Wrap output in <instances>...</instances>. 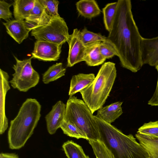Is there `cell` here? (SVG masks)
<instances>
[{"label": "cell", "instance_id": "obj_18", "mask_svg": "<svg viewBox=\"0 0 158 158\" xmlns=\"http://www.w3.org/2000/svg\"><path fill=\"white\" fill-rule=\"evenodd\" d=\"M79 15L88 19H91L99 15L101 12L96 1L81 0L76 4Z\"/></svg>", "mask_w": 158, "mask_h": 158}, {"label": "cell", "instance_id": "obj_1", "mask_svg": "<svg viewBox=\"0 0 158 158\" xmlns=\"http://www.w3.org/2000/svg\"><path fill=\"white\" fill-rule=\"evenodd\" d=\"M115 15L107 37L115 49L122 66L135 73L143 65L140 44L142 37L134 19L130 0H119Z\"/></svg>", "mask_w": 158, "mask_h": 158}, {"label": "cell", "instance_id": "obj_24", "mask_svg": "<svg viewBox=\"0 0 158 158\" xmlns=\"http://www.w3.org/2000/svg\"><path fill=\"white\" fill-rule=\"evenodd\" d=\"M96 158H114L109 150L101 141L88 140Z\"/></svg>", "mask_w": 158, "mask_h": 158}, {"label": "cell", "instance_id": "obj_30", "mask_svg": "<svg viewBox=\"0 0 158 158\" xmlns=\"http://www.w3.org/2000/svg\"><path fill=\"white\" fill-rule=\"evenodd\" d=\"M13 5L4 0H0V18L7 21L12 18V14L10 10V7Z\"/></svg>", "mask_w": 158, "mask_h": 158}, {"label": "cell", "instance_id": "obj_19", "mask_svg": "<svg viewBox=\"0 0 158 158\" xmlns=\"http://www.w3.org/2000/svg\"><path fill=\"white\" fill-rule=\"evenodd\" d=\"M35 0H15L12 4L15 19L24 20L33 9Z\"/></svg>", "mask_w": 158, "mask_h": 158}, {"label": "cell", "instance_id": "obj_33", "mask_svg": "<svg viewBox=\"0 0 158 158\" xmlns=\"http://www.w3.org/2000/svg\"></svg>", "mask_w": 158, "mask_h": 158}, {"label": "cell", "instance_id": "obj_26", "mask_svg": "<svg viewBox=\"0 0 158 158\" xmlns=\"http://www.w3.org/2000/svg\"><path fill=\"white\" fill-rule=\"evenodd\" d=\"M80 35L81 40L85 45L99 41L108 42L107 37L99 33H95L90 31L85 27L80 31Z\"/></svg>", "mask_w": 158, "mask_h": 158}, {"label": "cell", "instance_id": "obj_15", "mask_svg": "<svg viewBox=\"0 0 158 158\" xmlns=\"http://www.w3.org/2000/svg\"><path fill=\"white\" fill-rule=\"evenodd\" d=\"M122 102H117L102 107L98 110L96 115L109 124L114 122L123 114Z\"/></svg>", "mask_w": 158, "mask_h": 158}, {"label": "cell", "instance_id": "obj_25", "mask_svg": "<svg viewBox=\"0 0 158 158\" xmlns=\"http://www.w3.org/2000/svg\"><path fill=\"white\" fill-rule=\"evenodd\" d=\"M60 128L63 133L67 135L77 139L82 138L88 140L86 134L73 124L65 120L61 124Z\"/></svg>", "mask_w": 158, "mask_h": 158}, {"label": "cell", "instance_id": "obj_31", "mask_svg": "<svg viewBox=\"0 0 158 158\" xmlns=\"http://www.w3.org/2000/svg\"><path fill=\"white\" fill-rule=\"evenodd\" d=\"M155 68L158 73V64ZM148 104L152 106H158V78L155 91L152 96L148 101Z\"/></svg>", "mask_w": 158, "mask_h": 158}, {"label": "cell", "instance_id": "obj_7", "mask_svg": "<svg viewBox=\"0 0 158 158\" xmlns=\"http://www.w3.org/2000/svg\"><path fill=\"white\" fill-rule=\"evenodd\" d=\"M68 30L64 20L60 16L52 17L46 25L33 30L31 35L37 40L62 45L69 39Z\"/></svg>", "mask_w": 158, "mask_h": 158}, {"label": "cell", "instance_id": "obj_20", "mask_svg": "<svg viewBox=\"0 0 158 158\" xmlns=\"http://www.w3.org/2000/svg\"><path fill=\"white\" fill-rule=\"evenodd\" d=\"M136 139L147 152L148 158H158V138H152L137 133Z\"/></svg>", "mask_w": 158, "mask_h": 158}, {"label": "cell", "instance_id": "obj_6", "mask_svg": "<svg viewBox=\"0 0 158 158\" xmlns=\"http://www.w3.org/2000/svg\"><path fill=\"white\" fill-rule=\"evenodd\" d=\"M16 63L12 67L15 71L13 77L9 81L11 86L21 92H27L39 83L40 77L31 64L32 58L19 60L14 56Z\"/></svg>", "mask_w": 158, "mask_h": 158}, {"label": "cell", "instance_id": "obj_21", "mask_svg": "<svg viewBox=\"0 0 158 158\" xmlns=\"http://www.w3.org/2000/svg\"><path fill=\"white\" fill-rule=\"evenodd\" d=\"M66 71L62 63H56L50 66L43 74L42 81L44 84H48L64 76Z\"/></svg>", "mask_w": 158, "mask_h": 158}, {"label": "cell", "instance_id": "obj_27", "mask_svg": "<svg viewBox=\"0 0 158 158\" xmlns=\"http://www.w3.org/2000/svg\"><path fill=\"white\" fill-rule=\"evenodd\" d=\"M137 133L152 138H158V121L145 123L138 129Z\"/></svg>", "mask_w": 158, "mask_h": 158}, {"label": "cell", "instance_id": "obj_28", "mask_svg": "<svg viewBox=\"0 0 158 158\" xmlns=\"http://www.w3.org/2000/svg\"><path fill=\"white\" fill-rule=\"evenodd\" d=\"M45 8L47 13L51 17H56L60 15L58 12L59 1L56 0H39Z\"/></svg>", "mask_w": 158, "mask_h": 158}, {"label": "cell", "instance_id": "obj_22", "mask_svg": "<svg viewBox=\"0 0 158 158\" xmlns=\"http://www.w3.org/2000/svg\"><path fill=\"white\" fill-rule=\"evenodd\" d=\"M62 148L67 158H89L82 147L72 140L64 143Z\"/></svg>", "mask_w": 158, "mask_h": 158}, {"label": "cell", "instance_id": "obj_23", "mask_svg": "<svg viewBox=\"0 0 158 158\" xmlns=\"http://www.w3.org/2000/svg\"><path fill=\"white\" fill-rule=\"evenodd\" d=\"M117 6V1L107 4L102 9L104 23L106 29L108 32L113 23Z\"/></svg>", "mask_w": 158, "mask_h": 158}, {"label": "cell", "instance_id": "obj_10", "mask_svg": "<svg viewBox=\"0 0 158 158\" xmlns=\"http://www.w3.org/2000/svg\"><path fill=\"white\" fill-rule=\"evenodd\" d=\"M66 104L60 100L54 105L51 110L46 115L47 128L50 135L55 134L65 120Z\"/></svg>", "mask_w": 158, "mask_h": 158}, {"label": "cell", "instance_id": "obj_12", "mask_svg": "<svg viewBox=\"0 0 158 158\" xmlns=\"http://www.w3.org/2000/svg\"><path fill=\"white\" fill-rule=\"evenodd\" d=\"M51 17L39 0H35L34 6L25 20L27 28L30 31L47 24Z\"/></svg>", "mask_w": 158, "mask_h": 158}, {"label": "cell", "instance_id": "obj_29", "mask_svg": "<svg viewBox=\"0 0 158 158\" xmlns=\"http://www.w3.org/2000/svg\"><path fill=\"white\" fill-rule=\"evenodd\" d=\"M99 49L102 56L106 59L117 56V52L112 45L108 42H101Z\"/></svg>", "mask_w": 158, "mask_h": 158}, {"label": "cell", "instance_id": "obj_9", "mask_svg": "<svg viewBox=\"0 0 158 158\" xmlns=\"http://www.w3.org/2000/svg\"><path fill=\"white\" fill-rule=\"evenodd\" d=\"M80 31L77 28L74 29L67 42L69 46L67 67H73L84 60L86 47L81 40Z\"/></svg>", "mask_w": 158, "mask_h": 158}, {"label": "cell", "instance_id": "obj_4", "mask_svg": "<svg viewBox=\"0 0 158 158\" xmlns=\"http://www.w3.org/2000/svg\"><path fill=\"white\" fill-rule=\"evenodd\" d=\"M117 75L115 63H104L92 83L79 92L93 114L102 107L109 95Z\"/></svg>", "mask_w": 158, "mask_h": 158}, {"label": "cell", "instance_id": "obj_2", "mask_svg": "<svg viewBox=\"0 0 158 158\" xmlns=\"http://www.w3.org/2000/svg\"><path fill=\"white\" fill-rule=\"evenodd\" d=\"M41 108L35 98H27L23 103L17 116L10 122L7 135L10 149L18 150L24 146L40 119Z\"/></svg>", "mask_w": 158, "mask_h": 158}, {"label": "cell", "instance_id": "obj_14", "mask_svg": "<svg viewBox=\"0 0 158 158\" xmlns=\"http://www.w3.org/2000/svg\"><path fill=\"white\" fill-rule=\"evenodd\" d=\"M2 23L7 33L19 44L28 38L30 31L26 27L25 20H10Z\"/></svg>", "mask_w": 158, "mask_h": 158}, {"label": "cell", "instance_id": "obj_16", "mask_svg": "<svg viewBox=\"0 0 158 158\" xmlns=\"http://www.w3.org/2000/svg\"><path fill=\"white\" fill-rule=\"evenodd\" d=\"M95 77L94 73H80L73 76L71 79L69 95L71 97L91 84Z\"/></svg>", "mask_w": 158, "mask_h": 158}, {"label": "cell", "instance_id": "obj_8", "mask_svg": "<svg viewBox=\"0 0 158 158\" xmlns=\"http://www.w3.org/2000/svg\"><path fill=\"white\" fill-rule=\"evenodd\" d=\"M62 45L41 40H36L31 53L32 58L43 61H55L59 58Z\"/></svg>", "mask_w": 158, "mask_h": 158}, {"label": "cell", "instance_id": "obj_32", "mask_svg": "<svg viewBox=\"0 0 158 158\" xmlns=\"http://www.w3.org/2000/svg\"><path fill=\"white\" fill-rule=\"evenodd\" d=\"M0 158H20L18 154L14 153L1 152Z\"/></svg>", "mask_w": 158, "mask_h": 158}, {"label": "cell", "instance_id": "obj_5", "mask_svg": "<svg viewBox=\"0 0 158 158\" xmlns=\"http://www.w3.org/2000/svg\"><path fill=\"white\" fill-rule=\"evenodd\" d=\"M65 120L73 124L84 132L88 140H100L95 116L83 100L74 96L69 97L66 104Z\"/></svg>", "mask_w": 158, "mask_h": 158}, {"label": "cell", "instance_id": "obj_11", "mask_svg": "<svg viewBox=\"0 0 158 158\" xmlns=\"http://www.w3.org/2000/svg\"><path fill=\"white\" fill-rule=\"evenodd\" d=\"M140 51L143 64L156 67L158 64V36L151 38L142 37Z\"/></svg>", "mask_w": 158, "mask_h": 158}, {"label": "cell", "instance_id": "obj_3", "mask_svg": "<svg viewBox=\"0 0 158 158\" xmlns=\"http://www.w3.org/2000/svg\"><path fill=\"white\" fill-rule=\"evenodd\" d=\"M95 116L100 140L104 143L114 158H148L147 152L133 135H126L110 124Z\"/></svg>", "mask_w": 158, "mask_h": 158}, {"label": "cell", "instance_id": "obj_17", "mask_svg": "<svg viewBox=\"0 0 158 158\" xmlns=\"http://www.w3.org/2000/svg\"><path fill=\"white\" fill-rule=\"evenodd\" d=\"M101 42H94L86 45L84 61L88 66H98L103 64L106 60L100 52L99 45Z\"/></svg>", "mask_w": 158, "mask_h": 158}, {"label": "cell", "instance_id": "obj_13", "mask_svg": "<svg viewBox=\"0 0 158 158\" xmlns=\"http://www.w3.org/2000/svg\"><path fill=\"white\" fill-rule=\"evenodd\" d=\"M8 73L0 69V134H3L8 127V119L5 112L6 94L10 89Z\"/></svg>", "mask_w": 158, "mask_h": 158}]
</instances>
